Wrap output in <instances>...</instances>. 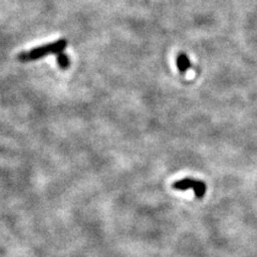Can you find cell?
Masks as SVG:
<instances>
[{
    "label": "cell",
    "instance_id": "obj_1",
    "mask_svg": "<svg viewBox=\"0 0 257 257\" xmlns=\"http://www.w3.org/2000/svg\"><path fill=\"white\" fill-rule=\"evenodd\" d=\"M67 45V40H58V41L53 43H48L46 45L32 48L29 52H23L19 55V59L21 61H32L45 57V56L48 55H58L60 53H63Z\"/></svg>",
    "mask_w": 257,
    "mask_h": 257
},
{
    "label": "cell",
    "instance_id": "obj_2",
    "mask_svg": "<svg viewBox=\"0 0 257 257\" xmlns=\"http://www.w3.org/2000/svg\"><path fill=\"white\" fill-rule=\"evenodd\" d=\"M173 188L177 191H187L192 189L197 198H203L207 192V184L202 180L193 178H183L173 183Z\"/></svg>",
    "mask_w": 257,
    "mask_h": 257
},
{
    "label": "cell",
    "instance_id": "obj_3",
    "mask_svg": "<svg viewBox=\"0 0 257 257\" xmlns=\"http://www.w3.org/2000/svg\"><path fill=\"white\" fill-rule=\"evenodd\" d=\"M176 64H177V68H178V70L181 72V73H186V72L191 68L190 59L184 53H181L177 56Z\"/></svg>",
    "mask_w": 257,
    "mask_h": 257
},
{
    "label": "cell",
    "instance_id": "obj_4",
    "mask_svg": "<svg viewBox=\"0 0 257 257\" xmlns=\"http://www.w3.org/2000/svg\"><path fill=\"white\" fill-rule=\"evenodd\" d=\"M57 63L58 66L62 69V70H66L70 67V58L67 54L64 53H60L57 55Z\"/></svg>",
    "mask_w": 257,
    "mask_h": 257
}]
</instances>
